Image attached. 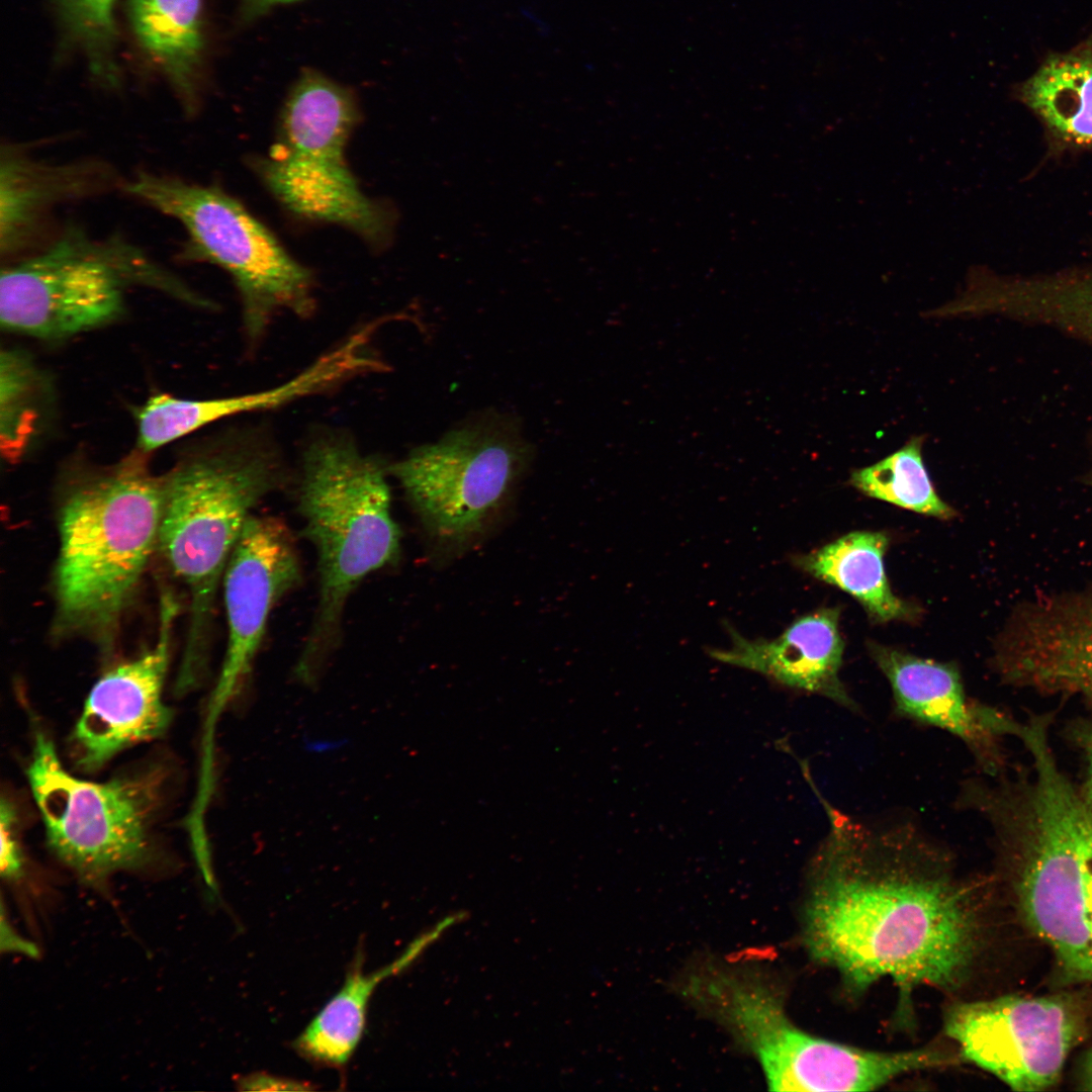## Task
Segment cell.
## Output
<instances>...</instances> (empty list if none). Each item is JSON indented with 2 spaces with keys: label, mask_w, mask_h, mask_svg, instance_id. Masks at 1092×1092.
<instances>
[{
  "label": "cell",
  "mask_w": 1092,
  "mask_h": 1092,
  "mask_svg": "<svg viewBox=\"0 0 1092 1092\" xmlns=\"http://www.w3.org/2000/svg\"><path fill=\"white\" fill-rule=\"evenodd\" d=\"M177 604L169 594L161 606L156 644L115 665L92 687L70 736V757L83 772L100 769L119 752L162 736L172 721L163 701Z\"/></svg>",
  "instance_id": "obj_13"
},
{
  "label": "cell",
  "mask_w": 1092,
  "mask_h": 1092,
  "mask_svg": "<svg viewBox=\"0 0 1092 1092\" xmlns=\"http://www.w3.org/2000/svg\"><path fill=\"white\" fill-rule=\"evenodd\" d=\"M124 191L177 220L187 235L186 255L223 269L242 301L243 322L254 342L275 315L307 316L314 309L309 270L240 201L218 187L138 172Z\"/></svg>",
  "instance_id": "obj_7"
},
{
  "label": "cell",
  "mask_w": 1092,
  "mask_h": 1092,
  "mask_svg": "<svg viewBox=\"0 0 1092 1092\" xmlns=\"http://www.w3.org/2000/svg\"><path fill=\"white\" fill-rule=\"evenodd\" d=\"M267 453L233 452L180 464L164 483L157 550L186 590L189 631L180 676L204 664L219 584L253 509L279 484Z\"/></svg>",
  "instance_id": "obj_5"
},
{
  "label": "cell",
  "mask_w": 1092,
  "mask_h": 1092,
  "mask_svg": "<svg viewBox=\"0 0 1092 1092\" xmlns=\"http://www.w3.org/2000/svg\"><path fill=\"white\" fill-rule=\"evenodd\" d=\"M435 940L432 931L424 932L394 962L371 973L363 971V954L359 952L342 988L294 1040V1049L321 1065L347 1064L363 1035L368 1004L378 984L408 967Z\"/></svg>",
  "instance_id": "obj_19"
},
{
  "label": "cell",
  "mask_w": 1092,
  "mask_h": 1092,
  "mask_svg": "<svg viewBox=\"0 0 1092 1092\" xmlns=\"http://www.w3.org/2000/svg\"><path fill=\"white\" fill-rule=\"evenodd\" d=\"M1076 731L1085 764L1084 786L1080 793L1092 814V723H1085Z\"/></svg>",
  "instance_id": "obj_28"
},
{
  "label": "cell",
  "mask_w": 1092,
  "mask_h": 1092,
  "mask_svg": "<svg viewBox=\"0 0 1092 1092\" xmlns=\"http://www.w3.org/2000/svg\"><path fill=\"white\" fill-rule=\"evenodd\" d=\"M1 922V948L3 950L7 949L20 951L30 957L37 956L38 951L36 947L33 944L23 940L21 937L16 936L13 929L10 928L9 924L6 923V921L4 920L3 915Z\"/></svg>",
  "instance_id": "obj_30"
},
{
  "label": "cell",
  "mask_w": 1092,
  "mask_h": 1092,
  "mask_svg": "<svg viewBox=\"0 0 1092 1092\" xmlns=\"http://www.w3.org/2000/svg\"><path fill=\"white\" fill-rule=\"evenodd\" d=\"M139 452L74 486L59 512L55 632L107 642L157 550L165 477Z\"/></svg>",
  "instance_id": "obj_3"
},
{
  "label": "cell",
  "mask_w": 1092,
  "mask_h": 1092,
  "mask_svg": "<svg viewBox=\"0 0 1092 1092\" xmlns=\"http://www.w3.org/2000/svg\"><path fill=\"white\" fill-rule=\"evenodd\" d=\"M244 413L242 395L203 399L154 395L138 412V451L148 454L207 425Z\"/></svg>",
  "instance_id": "obj_24"
},
{
  "label": "cell",
  "mask_w": 1092,
  "mask_h": 1092,
  "mask_svg": "<svg viewBox=\"0 0 1092 1092\" xmlns=\"http://www.w3.org/2000/svg\"><path fill=\"white\" fill-rule=\"evenodd\" d=\"M359 120L354 94L304 69L281 110L277 139L258 169L268 190L300 217L344 226L373 246L390 241L395 215L360 188L346 160Z\"/></svg>",
  "instance_id": "obj_6"
},
{
  "label": "cell",
  "mask_w": 1092,
  "mask_h": 1092,
  "mask_svg": "<svg viewBox=\"0 0 1092 1092\" xmlns=\"http://www.w3.org/2000/svg\"><path fill=\"white\" fill-rule=\"evenodd\" d=\"M1082 1084L1084 1090L1092 1091V1048L1085 1059Z\"/></svg>",
  "instance_id": "obj_31"
},
{
  "label": "cell",
  "mask_w": 1092,
  "mask_h": 1092,
  "mask_svg": "<svg viewBox=\"0 0 1092 1092\" xmlns=\"http://www.w3.org/2000/svg\"><path fill=\"white\" fill-rule=\"evenodd\" d=\"M888 544L883 533L856 531L796 556L794 562L816 578L851 595L875 621L909 619L913 609L893 594L886 576L884 555Z\"/></svg>",
  "instance_id": "obj_20"
},
{
  "label": "cell",
  "mask_w": 1092,
  "mask_h": 1092,
  "mask_svg": "<svg viewBox=\"0 0 1092 1092\" xmlns=\"http://www.w3.org/2000/svg\"><path fill=\"white\" fill-rule=\"evenodd\" d=\"M115 0H58L70 34L89 55L92 67L107 74L109 55L115 38Z\"/></svg>",
  "instance_id": "obj_25"
},
{
  "label": "cell",
  "mask_w": 1092,
  "mask_h": 1092,
  "mask_svg": "<svg viewBox=\"0 0 1092 1092\" xmlns=\"http://www.w3.org/2000/svg\"><path fill=\"white\" fill-rule=\"evenodd\" d=\"M998 657L1004 679L1080 696L1092 708V590L1028 608L1006 634Z\"/></svg>",
  "instance_id": "obj_15"
},
{
  "label": "cell",
  "mask_w": 1092,
  "mask_h": 1092,
  "mask_svg": "<svg viewBox=\"0 0 1092 1092\" xmlns=\"http://www.w3.org/2000/svg\"><path fill=\"white\" fill-rule=\"evenodd\" d=\"M1 876L16 880L22 875L24 857L21 847L19 822L16 808L9 799H2L0 806Z\"/></svg>",
  "instance_id": "obj_26"
},
{
  "label": "cell",
  "mask_w": 1092,
  "mask_h": 1092,
  "mask_svg": "<svg viewBox=\"0 0 1092 1092\" xmlns=\"http://www.w3.org/2000/svg\"><path fill=\"white\" fill-rule=\"evenodd\" d=\"M838 620V608H823L800 617L774 639H749L731 629L730 646L708 653L723 663L857 711L839 677L844 647Z\"/></svg>",
  "instance_id": "obj_17"
},
{
  "label": "cell",
  "mask_w": 1092,
  "mask_h": 1092,
  "mask_svg": "<svg viewBox=\"0 0 1092 1092\" xmlns=\"http://www.w3.org/2000/svg\"><path fill=\"white\" fill-rule=\"evenodd\" d=\"M528 445L509 421L481 420L391 467L426 530L460 546L476 537L523 470Z\"/></svg>",
  "instance_id": "obj_10"
},
{
  "label": "cell",
  "mask_w": 1092,
  "mask_h": 1092,
  "mask_svg": "<svg viewBox=\"0 0 1092 1092\" xmlns=\"http://www.w3.org/2000/svg\"><path fill=\"white\" fill-rule=\"evenodd\" d=\"M390 502L383 468L348 441L322 440L305 452L298 511L316 555L318 597L300 667L315 666L338 647L352 593L397 558L400 531Z\"/></svg>",
  "instance_id": "obj_4"
},
{
  "label": "cell",
  "mask_w": 1092,
  "mask_h": 1092,
  "mask_svg": "<svg viewBox=\"0 0 1092 1092\" xmlns=\"http://www.w3.org/2000/svg\"><path fill=\"white\" fill-rule=\"evenodd\" d=\"M923 443V436L910 438L877 463L853 470L850 484L871 497L903 509L941 519L953 517V509L939 497L928 475Z\"/></svg>",
  "instance_id": "obj_23"
},
{
  "label": "cell",
  "mask_w": 1092,
  "mask_h": 1092,
  "mask_svg": "<svg viewBox=\"0 0 1092 1092\" xmlns=\"http://www.w3.org/2000/svg\"><path fill=\"white\" fill-rule=\"evenodd\" d=\"M294 1L297 0H239L240 14L244 20L252 21L274 7Z\"/></svg>",
  "instance_id": "obj_29"
},
{
  "label": "cell",
  "mask_w": 1092,
  "mask_h": 1092,
  "mask_svg": "<svg viewBox=\"0 0 1092 1092\" xmlns=\"http://www.w3.org/2000/svg\"><path fill=\"white\" fill-rule=\"evenodd\" d=\"M1019 98L1055 138L1092 147V48L1046 58L1020 85Z\"/></svg>",
  "instance_id": "obj_21"
},
{
  "label": "cell",
  "mask_w": 1092,
  "mask_h": 1092,
  "mask_svg": "<svg viewBox=\"0 0 1092 1092\" xmlns=\"http://www.w3.org/2000/svg\"><path fill=\"white\" fill-rule=\"evenodd\" d=\"M26 776L49 847L82 880L98 884L149 862L166 782L162 767L103 783L82 780L63 766L53 741L37 731Z\"/></svg>",
  "instance_id": "obj_9"
},
{
  "label": "cell",
  "mask_w": 1092,
  "mask_h": 1092,
  "mask_svg": "<svg viewBox=\"0 0 1092 1092\" xmlns=\"http://www.w3.org/2000/svg\"><path fill=\"white\" fill-rule=\"evenodd\" d=\"M944 1027L966 1060L1014 1091L1038 1092L1059 1081L1085 1020L1068 997L1009 995L957 1003Z\"/></svg>",
  "instance_id": "obj_11"
},
{
  "label": "cell",
  "mask_w": 1092,
  "mask_h": 1092,
  "mask_svg": "<svg viewBox=\"0 0 1092 1092\" xmlns=\"http://www.w3.org/2000/svg\"><path fill=\"white\" fill-rule=\"evenodd\" d=\"M829 829L810 869L803 941L854 991L890 978L905 992L952 989L978 948L972 887L906 825L857 821L821 797Z\"/></svg>",
  "instance_id": "obj_1"
},
{
  "label": "cell",
  "mask_w": 1092,
  "mask_h": 1092,
  "mask_svg": "<svg viewBox=\"0 0 1092 1092\" xmlns=\"http://www.w3.org/2000/svg\"><path fill=\"white\" fill-rule=\"evenodd\" d=\"M200 0H130L129 19L146 52L161 66L187 108L195 102L202 52Z\"/></svg>",
  "instance_id": "obj_22"
},
{
  "label": "cell",
  "mask_w": 1092,
  "mask_h": 1092,
  "mask_svg": "<svg viewBox=\"0 0 1092 1092\" xmlns=\"http://www.w3.org/2000/svg\"><path fill=\"white\" fill-rule=\"evenodd\" d=\"M1091 480H1092V476H1091ZM1091 482H1092V481H1091Z\"/></svg>",
  "instance_id": "obj_32"
},
{
  "label": "cell",
  "mask_w": 1092,
  "mask_h": 1092,
  "mask_svg": "<svg viewBox=\"0 0 1092 1092\" xmlns=\"http://www.w3.org/2000/svg\"><path fill=\"white\" fill-rule=\"evenodd\" d=\"M132 283L179 290L177 280L136 246L70 226L40 252L2 269L1 326L40 339L86 332L121 313Z\"/></svg>",
  "instance_id": "obj_8"
},
{
  "label": "cell",
  "mask_w": 1092,
  "mask_h": 1092,
  "mask_svg": "<svg viewBox=\"0 0 1092 1092\" xmlns=\"http://www.w3.org/2000/svg\"><path fill=\"white\" fill-rule=\"evenodd\" d=\"M1043 724L1021 742L1031 771L967 801L992 823L1008 855L1021 913L1068 980L1092 983V814L1059 768Z\"/></svg>",
  "instance_id": "obj_2"
},
{
  "label": "cell",
  "mask_w": 1092,
  "mask_h": 1092,
  "mask_svg": "<svg viewBox=\"0 0 1092 1092\" xmlns=\"http://www.w3.org/2000/svg\"><path fill=\"white\" fill-rule=\"evenodd\" d=\"M301 577L289 529L277 518L252 515L222 579L228 643L219 696L229 693L246 672L262 644L273 609L297 587Z\"/></svg>",
  "instance_id": "obj_14"
},
{
  "label": "cell",
  "mask_w": 1092,
  "mask_h": 1092,
  "mask_svg": "<svg viewBox=\"0 0 1092 1092\" xmlns=\"http://www.w3.org/2000/svg\"><path fill=\"white\" fill-rule=\"evenodd\" d=\"M870 651L891 684L899 714L959 737L987 774L1000 770V740L1015 736L1019 722L995 708L968 700L952 664L875 643Z\"/></svg>",
  "instance_id": "obj_16"
},
{
  "label": "cell",
  "mask_w": 1092,
  "mask_h": 1092,
  "mask_svg": "<svg viewBox=\"0 0 1092 1092\" xmlns=\"http://www.w3.org/2000/svg\"><path fill=\"white\" fill-rule=\"evenodd\" d=\"M242 1090H311L308 1083L256 1073L244 1077L239 1082Z\"/></svg>",
  "instance_id": "obj_27"
},
{
  "label": "cell",
  "mask_w": 1092,
  "mask_h": 1092,
  "mask_svg": "<svg viewBox=\"0 0 1092 1092\" xmlns=\"http://www.w3.org/2000/svg\"><path fill=\"white\" fill-rule=\"evenodd\" d=\"M97 164L51 165L7 147L1 155L0 247L11 254L32 236L59 203L82 197L106 179Z\"/></svg>",
  "instance_id": "obj_18"
},
{
  "label": "cell",
  "mask_w": 1092,
  "mask_h": 1092,
  "mask_svg": "<svg viewBox=\"0 0 1092 1092\" xmlns=\"http://www.w3.org/2000/svg\"><path fill=\"white\" fill-rule=\"evenodd\" d=\"M677 989L758 1061L770 1090H800L816 1035L793 1023L784 996L764 974L705 961L682 974Z\"/></svg>",
  "instance_id": "obj_12"
}]
</instances>
